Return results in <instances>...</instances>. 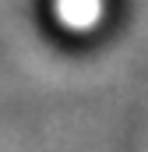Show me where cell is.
<instances>
[{
    "mask_svg": "<svg viewBox=\"0 0 148 152\" xmlns=\"http://www.w3.org/2000/svg\"><path fill=\"white\" fill-rule=\"evenodd\" d=\"M60 14H64L71 25L85 28L88 21L99 18V0H60Z\"/></svg>",
    "mask_w": 148,
    "mask_h": 152,
    "instance_id": "6da1fadb",
    "label": "cell"
}]
</instances>
